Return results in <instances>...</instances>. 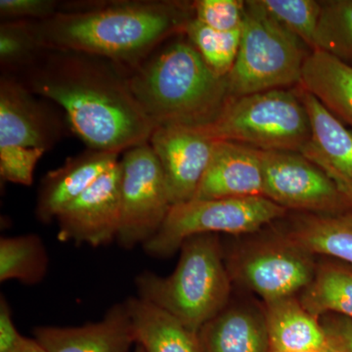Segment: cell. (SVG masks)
I'll use <instances>...</instances> for the list:
<instances>
[{
  "label": "cell",
  "mask_w": 352,
  "mask_h": 352,
  "mask_svg": "<svg viewBox=\"0 0 352 352\" xmlns=\"http://www.w3.org/2000/svg\"><path fill=\"white\" fill-rule=\"evenodd\" d=\"M288 210L263 196L190 200L171 207L156 235L142 245L153 258H170L185 240L201 234L247 235L277 221Z\"/></svg>",
  "instance_id": "cell-7"
},
{
  "label": "cell",
  "mask_w": 352,
  "mask_h": 352,
  "mask_svg": "<svg viewBox=\"0 0 352 352\" xmlns=\"http://www.w3.org/2000/svg\"><path fill=\"white\" fill-rule=\"evenodd\" d=\"M135 344L145 352H207L200 333L175 316L140 298L126 300Z\"/></svg>",
  "instance_id": "cell-20"
},
{
  "label": "cell",
  "mask_w": 352,
  "mask_h": 352,
  "mask_svg": "<svg viewBox=\"0 0 352 352\" xmlns=\"http://www.w3.org/2000/svg\"><path fill=\"white\" fill-rule=\"evenodd\" d=\"M314 256L352 265V214H305L281 231Z\"/></svg>",
  "instance_id": "cell-22"
},
{
  "label": "cell",
  "mask_w": 352,
  "mask_h": 352,
  "mask_svg": "<svg viewBox=\"0 0 352 352\" xmlns=\"http://www.w3.org/2000/svg\"><path fill=\"white\" fill-rule=\"evenodd\" d=\"M47 268V252L38 235L1 238L0 281L17 280L28 285L39 283L45 277Z\"/></svg>",
  "instance_id": "cell-24"
},
{
  "label": "cell",
  "mask_w": 352,
  "mask_h": 352,
  "mask_svg": "<svg viewBox=\"0 0 352 352\" xmlns=\"http://www.w3.org/2000/svg\"><path fill=\"white\" fill-rule=\"evenodd\" d=\"M195 127L214 141L238 143L261 151L298 153L311 131L298 88L230 97L212 122Z\"/></svg>",
  "instance_id": "cell-5"
},
{
  "label": "cell",
  "mask_w": 352,
  "mask_h": 352,
  "mask_svg": "<svg viewBox=\"0 0 352 352\" xmlns=\"http://www.w3.org/2000/svg\"><path fill=\"white\" fill-rule=\"evenodd\" d=\"M61 2L54 0H1L0 16L2 21H41L59 12Z\"/></svg>",
  "instance_id": "cell-31"
},
{
  "label": "cell",
  "mask_w": 352,
  "mask_h": 352,
  "mask_svg": "<svg viewBox=\"0 0 352 352\" xmlns=\"http://www.w3.org/2000/svg\"><path fill=\"white\" fill-rule=\"evenodd\" d=\"M333 352H352V320L338 314H326L319 318Z\"/></svg>",
  "instance_id": "cell-32"
},
{
  "label": "cell",
  "mask_w": 352,
  "mask_h": 352,
  "mask_svg": "<svg viewBox=\"0 0 352 352\" xmlns=\"http://www.w3.org/2000/svg\"><path fill=\"white\" fill-rule=\"evenodd\" d=\"M14 76L0 78V149L21 148L46 152L63 133L56 113Z\"/></svg>",
  "instance_id": "cell-12"
},
{
  "label": "cell",
  "mask_w": 352,
  "mask_h": 352,
  "mask_svg": "<svg viewBox=\"0 0 352 352\" xmlns=\"http://www.w3.org/2000/svg\"><path fill=\"white\" fill-rule=\"evenodd\" d=\"M168 276L150 271L135 279L138 298L162 308L199 333L230 302L232 280L219 234H201L183 242Z\"/></svg>",
  "instance_id": "cell-4"
},
{
  "label": "cell",
  "mask_w": 352,
  "mask_h": 352,
  "mask_svg": "<svg viewBox=\"0 0 352 352\" xmlns=\"http://www.w3.org/2000/svg\"><path fill=\"white\" fill-rule=\"evenodd\" d=\"M134 352H145V351L142 346H139V344H138V346H136L135 351H134Z\"/></svg>",
  "instance_id": "cell-36"
},
{
  "label": "cell",
  "mask_w": 352,
  "mask_h": 352,
  "mask_svg": "<svg viewBox=\"0 0 352 352\" xmlns=\"http://www.w3.org/2000/svg\"><path fill=\"white\" fill-rule=\"evenodd\" d=\"M129 85L155 126H201L226 105L228 82L212 71L187 41L157 48L129 72Z\"/></svg>",
  "instance_id": "cell-3"
},
{
  "label": "cell",
  "mask_w": 352,
  "mask_h": 352,
  "mask_svg": "<svg viewBox=\"0 0 352 352\" xmlns=\"http://www.w3.org/2000/svg\"><path fill=\"white\" fill-rule=\"evenodd\" d=\"M258 196H263L261 150L228 141H215L210 164L194 199Z\"/></svg>",
  "instance_id": "cell-15"
},
{
  "label": "cell",
  "mask_w": 352,
  "mask_h": 352,
  "mask_svg": "<svg viewBox=\"0 0 352 352\" xmlns=\"http://www.w3.org/2000/svg\"><path fill=\"white\" fill-rule=\"evenodd\" d=\"M307 50H310L256 0H248L239 52L227 76L229 97L300 85L303 66L311 53Z\"/></svg>",
  "instance_id": "cell-6"
},
{
  "label": "cell",
  "mask_w": 352,
  "mask_h": 352,
  "mask_svg": "<svg viewBox=\"0 0 352 352\" xmlns=\"http://www.w3.org/2000/svg\"><path fill=\"white\" fill-rule=\"evenodd\" d=\"M183 34L217 76L226 78L229 75L239 52L242 29L217 31L194 17Z\"/></svg>",
  "instance_id": "cell-26"
},
{
  "label": "cell",
  "mask_w": 352,
  "mask_h": 352,
  "mask_svg": "<svg viewBox=\"0 0 352 352\" xmlns=\"http://www.w3.org/2000/svg\"><path fill=\"white\" fill-rule=\"evenodd\" d=\"M31 20L2 21L0 25V63L2 74L19 72L41 50Z\"/></svg>",
  "instance_id": "cell-28"
},
{
  "label": "cell",
  "mask_w": 352,
  "mask_h": 352,
  "mask_svg": "<svg viewBox=\"0 0 352 352\" xmlns=\"http://www.w3.org/2000/svg\"><path fill=\"white\" fill-rule=\"evenodd\" d=\"M340 122L352 126V66L320 50L311 51L298 85Z\"/></svg>",
  "instance_id": "cell-21"
},
{
  "label": "cell",
  "mask_w": 352,
  "mask_h": 352,
  "mask_svg": "<svg viewBox=\"0 0 352 352\" xmlns=\"http://www.w3.org/2000/svg\"><path fill=\"white\" fill-rule=\"evenodd\" d=\"M120 168L122 220L117 240L120 247L131 250L156 235L173 203L149 142L124 152Z\"/></svg>",
  "instance_id": "cell-9"
},
{
  "label": "cell",
  "mask_w": 352,
  "mask_h": 352,
  "mask_svg": "<svg viewBox=\"0 0 352 352\" xmlns=\"http://www.w3.org/2000/svg\"><path fill=\"white\" fill-rule=\"evenodd\" d=\"M263 197L285 210L339 214L352 210L327 175L298 152L261 151Z\"/></svg>",
  "instance_id": "cell-10"
},
{
  "label": "cell",
  "mask_w": 352,
  "mask_h": 352,
  "mask_svg": "<svg viewBox=\"0 0 352 352\" xmlns=\"http://www.w3.org/2000/svg\"><path fill=\"white\" fill-rule=\"evenodd\" d=\"M278 24L298 36L310 50H315V34L321 2L315 0H256Z\"/></svg>",
  "instance_id": "cell-27"
},
{
  "label": "cell",
  "mask_w": 352,
  "mask_h": 352,
  "mask_svg": "<svg viewBox=\"0 0 352 352\" xmlns=\"http://www.w3.org/2000/svg\"><path fill=\"white\" fill-rule=\"evenodd\" d=\"M55 220L60 240L92 247L117 240L122 220L120 160Z\"/></svg>",
  "instance_id": "cell-11"
},
{
  "label": "cell",
  "mask_w": 352,
  "mask_h": 352,
  "mask_svg": "<svg viewBox=\"0 0 352 352\" xmlns=\"http://www.w3.org/2000/svg\"><path fill=\"white\" fill-rule=\"evenodd\" d=\"M272 352H296L328 347L321 322L298 296L263 303Z\"/></svg>",
  "instance_id": "cell-19"
},
{
  "label": "cell",
  "mask_w": 352,
  "mask_h": 352,
  "mask_svg": "<svg viewBox=\"0 0 352 352\" xmlns=\"http://www.w3.org/2000/svg\"><path fill=\"white\" fill-rule=\"evenodd\" d=\"M320 2L315 50L323 51L352 66V0Z\"/></svg>",
  "instance_id": "cell-25"
},
{
  "label": "cell",
  "mask_w": 352,
  "mask_h": 352,
  "mask_svg": "<svg viewBox=\"0 0 352 352\" xmlns=\"http://www.w3.org/2000/svg\"><path fill=\"white\" fill-rule=\"evenodd\" d=\"M214 142L195 126L155 129L149 144L163 168L173 206L195 197L210 164Z\"/></svg>",
  "instance_id": "cell-13"
},
{
  "label": "cell",
  "mask_w": 352,
  "mask_h": 352,
  "mask_svg": "<svg viewBox=\"0 0 352 352\" xmlns=\"http://www.w3.org/2000/svg\"><path fill=\"white\" fill-rule=\"evenodd\" d=\"M193 4L176 0H106L60 4L48 19L32 21L39 47L73 50L131 72L162 43L184 34Z\"/></svg>",
  "instance_id": "cell-2"
},
{
  "label": "cell",
  "mask_w": 352,
  "mask_h": 352,
  "mask_svg": "<svg viewBox=\"0 0 352 352\" xmlns=\"http://www.w3.org/2000/svg\"><path fill=\"white\" fill-rule=\"evenodd\" d=\"M22 335L18 332L14 324L12 310L6 298H0V352H14L22 340Z\"/></svg>",
  "instance_id": "cell-33"
},
{
  "label": "cell",
  "mask_w": 352,
  "mask_h": 352,
  "mask_svg": "<svg viewBox=\"0 0 352 352\" xmlns=\"http://www.w3.org/2000/svg\"><path fill=\"white\" fill-rule=\"evenodd\" d=\"M14 352H47L36 339L24 337L19 346Z\"/></svg>",
  "instance_id": "cell-34"
},
{
  "label": "cell",
  "mask_w": 352,
  "mask_h": 352,
  "mask_svg": "<svg viewBox=\"0 0 352 352\" xmlns=\"http://www.w3.org/2000/svg\"><path fill=\"white\" fill-rule=\"evenodd\" d=\"M226 256V254H224ZM232 283L264 302L298 296L314 279L315 256L282 232L245 243L226 256Z\"/></svg>",
  "instance_id": "cell-8"
},
{
  "label": "cell",
  "mask_w": 352,
  "mask_h": 352,
  "mask_svg": "<svg viewBox=\"0 0 352 352\" xmlns=\"http://www.w3.org/2000/svg\"><path fill=\"white\" fill-rule=\"evenodd\" d=\"M34 339L47 352H129L135 344L126 302L113 305L100 321L80 327H38Z\"/></svg>",
  "instance_id": "cell-16"
},
{
  "label": "cell",
  "mask_w": 352,
  "mask_h": 352,
  "mask_svg": "<svg viewBox=\"0 0 352 352\" xmlns=\"http://www.w3.org/2000/svg\"><path fill=\"white\" fill-rule=\"evenodd\" d=\"M298 298L318 319L338 314L352 320V265L333 258L317 261L314 279Z\"/></svg>",
  "instance_id": "cell-23"
},
{
  "label": "cell",
  "mask_w": 352,
  "mask_h": 352,
  "mask_svg": "<svg viewBox=\"0 0 352 352\" xmlns=\"http://www.w3.org/2000/svg\"><path fill=\"white\" fill-rule=\"evenodd\" d=\"M296 352H333L332 349L330 347H324V349H310V351H296Z\"/></svg>",
  "instance_id": "cell-35"
},
{
  "label": "cell",
  "mask_w": 352,
  "mask_h": 352,
  "mask_svg": "<svg viewBox=\"0 0 352 352\" xmlns=\"http://www.w3.org/2000/svg\"><path fill=\"white\" fill-rule=\"evenodd\" d=\"M199 333L207 352H272L263 307L228 305Z\"/></svg>",
  "instance_id": "cell-18"
},
{
  "label": "cell",
  "mask_w": 352,
  "mask_h": 352,
  "mask_svg": "<svg viewBox=\"0 0 352 352\" xmlns=\"http://www.w3.org/2000/svg\"><path fill=\"white\" fill-rule=\"evenodd\" d=\"M44 153L43 150L21 148L0 149V175L2 179L31 186L34 168Z\"/></svg>",
  "instance_id": "cell-30"
},
{
  "label": "cell",
  "mask_w": 352,
  "mask_h": 352,
  "mask_svg": "<svg viewBox=\"0 0 352 352\" xmlns=\"http://www.w3.org/2000/svg\"><path fill=\"white\" fill-rule=\"evenodd\" d=\"M15 76L63 109L88 149L120 154L149 142L155 124L129 85V72L106 58L41 48Z\"/></svg>",
  "instance_id": "cell-1"
},
{
  "label": "cell",
  "mask_w": 352,
  "mask_h": 352,
  "mask_svg": "<svg viewBox=\"0 0 352 352\" xmlns=\"http://www.w3.org/2000/svg\"><path fill=\"white\" fill-rule=\"evenodd\" d=\"M119 162V154L87 151L69 157L63 166L51 170L41 180L36 206V217L48 223L65 207L91 187Z\"/></svg>",
  "instance_id": "cell-17"
},
{
  "label": "cell",
  "mask_w": 352,
  "mask_h": 352,
  "mask_svg": "<svg viewBox=\"0 0 352 352\" xmlns=\"http://www.w3.org/2000/svg\"><path fill=\"white\" fill-rule=\"evenodd\" d=\"M310 122L300 154L327 175L352 208V131L314 95L298 87Z\"/></svg>",
  "instance_id": "cell-14"
},
{
  "label": "cell",
  "mask_w": 352,
  "mask_h": 352,
  "mask_svg": "<svg viewBox=\"0 0 352 352\" xmlns=\"http://www.w3.org/2000/svg\"><path fill=\"white\" fill-rule=\"evenodd\" d=\"M194 17L217 31L231 32L242 29L245 1L242 0H196Z\"/></svg>",
  "instance_id": "cell-29"
}]
</instances>
